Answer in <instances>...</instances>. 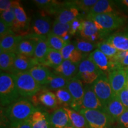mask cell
<instances>
[{"label":"cell","instance_id":"1","mask_svg":"<svg viewBox=\"0 0 128 128\" xmlns=\"http://www.w3.org/2000/svg\"><path fill=\"white\" fill-rule=\"evenodd\" d=\"M36 110L28 99L20 98L8 106L5 110V115L10 124L20 122L30 119Z\"/></svg>","mask_w":128,"mask_h":128},{"label":"cell","instance_id":"2","mask_svg":"<svg viewBox=\"0 0 128 128\" xmlns=\"http://www.w3.org/2000/svg\"><path fill=\"white\" fill-rule=\"evenodd\" d=\"M87 19L93 21L103 36L120 28L124 24L125 18L116 12L108 14H87Z\"/></svg>","mask_w":128,"mask_h":128},{"label":"cell","instance_id":"3","mask_svg":"<svg viewBox=\"0 0 128 128\" xmlns=\"http://www.w3.org/2000/svg\"><path fill=\"white\" fill-rule=\"evenodd\" d=\"M19 94L12 74L1 71L0 102L1 106H8L18 99Z\"/></svg>","mask_w":128,"mask_h":128},{"label":"cell","instance_id":"4","mask_svg":"<svg viewBox=\"0 0 128 128\" xmlns=\"http://www.w3.org/2000/svg\"><path fill=\"white\" fill-rule=\"evenodd\" d=\"M12 76L20 96L23 97H33L40 90L42 86L35 81L29 71Z\"/></svg>","mask_w":128,"mask_h":128},{"label":"cell","instance_id":"5","mask_svg":"<svg viewBox=\"0 0 128 128\" xmlns=\"http://www.w3.org/2000/svg\"><path fill=\"white\" fill-rule=\"evenodd\" d=\"M103 73L88 58L82 60L78 65L76 77L85 84L92 85Z\"/></svg>","mask_w":128,"mask_h":128},{"label":"cell","instance_id":"6","mask_svg":"<svg viewBox=\"0 0 128 128\" xmlns=\"http://www.w3.org/2000/svg\"><path fill=\"white\" fill-rule=\"evenodd\" d=\"M80 113L86 118L88 128H112L113 123L104 111L82 108Z\"/></svg>","mask_w":128,"mask_h":128},{"label":"cell","instance_id":"7","mask_svg":"<svg viewBox=\"0 0 128 128\" xmlns=\"http://www.w3.org/2000/svg\"><path fill=\"white\" fill-rule=\"evenodd\" d=\"M92 86L94 92L104 107L116 96L105 74H103Z\"/></svg>","mask_w":128,"mask_h":128},{"label":"cell","instance_id":"8","mask_svg":"<svg viewBox=\"0 0 128 128\" xmlns=\"http://www.w3.org/2000/svg\"><path fill=\"white\" fill-rule=\"evenodd\" d=\"M66 89L70 92L72 98L71 108L73 110L80 112L82 105L83 98L85 94V88L82 81L76 76L69 80Z\"/></svg>","mask_w":128,"mask_h":128},{"label":"cell","instance_id":"9","mask_svg":"<svg viewBox=\"0 0 128 128\" xmlns=\"http://www.w3.org/2000/svg\"><path fill=\"white\" fill-rule=\"evenodd\" d=\"M28 34L24 36L26 38H36L47 37L51 31V20L45 16H39L34 17L32 23L31 28Z\"/></svg>","mask_w":128,"mask_h":128},{"label":"cell","instance_id":"10","mask_svg":"<svg viewBox=\"0 0 128 128\" xmlns=\"http://www.w3.org/2000/svg\"><path fill=\"white\" fill-rule=\"evenodd\" d=\"M12 7L15 12V20L12 30L14 33H20L21 36H24V33L26 34L30 30V20L18 1H13Z\"/></svg>","mask_w":128,"mask_h":128},{"label":"cell","instance_id":"11","mask_svg":"<svg viewBox=\"0 0 128 128\" xmlns=\"http://www.w3.org/2000/svg\"><path fill=\"white\" fill-rule=\"evenodd\" d=\"M80 16L79 10L76 7L73 1H65L61 4L57 12L56 20L63 24H71Z\"/></svg>","mask_w":128,"mask_h":128},{"label":"cell","instance_id":"12","mask_svg":"<svg viewBox=\"0 0 128 128\" xmlns=\"http://www.w3.org/2000/svg\"><path fill=\"white\" fill-rule=\"evenodd\" d=\"M128 76V69H117L108 73V81L116 96L126 88Z\"/></svg>","mask_w":128,"mask_h":128},{"label":"cell","instance_id":"13","mask_svg":"<svg viewBox=\"0 0 128 128\" xmlns=\"http://www.w3.org/2000/svg\"><path fill=\"white\" fill-rule=\"evenodd\" d=\"M79 33L83 39L92 42L103 36L96 23L88 19L81 21Z\"/></svg>","mask_w":128,"mask_h":128},{"label":"cell","instance_id":"14","mask_svg":"<svg viewBox=\"0 0 128 128\" xmlns=\"http://www.w3.org/2000/svg\"><path fill=\"white\" fill-rule=\"evenodd\" d=\"M39 64L34 57H28L23 55L17 54L14 65L9 74L15 75L28 71L30 69Z\"/></svg>","mask_w":128,"mask_h":128},{"label":"cell","instance_id":"15","mask_svg":"<svg viewBox=\"0 0 128 128\" xmlns=\"http://www.w3.org/2000/svg\"><path fill=\"white\" fill-rule=\"evenodd\" d=\"M126 110L118 96H115L104 106L103 111L108 115L113 124L117 122L121 115Z\"/></svg>","mask_w":128,"mask_h":128},{"label":"cell","instance_id":"16","mask_svg":"<svg viewBox=\"0 0 128 128\" xmlns=\"http://www.w3.org/2000/svg\"><path fill=\"white\" fill-rule=\"evenodd\" d=\"M85 88L82 108L84 109L104 110V106L94 92L92 85L87 86Z\"/></svg>","mask_w":128,"mask_h":128},{"label":"cell","instance_id":"17","mask_svg":"<svg viewBox=\"0 0 128 128\" xmlns=\"http://www.w3.org/2000/svg\"><path fill=\"white\" fill-rule=\"evenodd\" d=\"M88 58L103 73L108 74L112 71L111 60L98 48L89 54Z\"/></svg>","mask_w":128,"mask_h":128},{"label":"cell","instance_id":"18","mask_svg":"<svg viewBox=\"0 0 128 128\" xmlns=\"http://www.w3.org/2000/svg\"><path fill=\"white\" fill-rule=\"evenodd\" d=\"M52 128H65L72 126L68 114L63 108H57L50 115Z\"/></svg>","mask_w":128,"mask_h":128},{"label":"cell","instance_id":"19","mask_svg":"<svg viewBox=\"0 0 128 128\" xmlns=\"http://www.w3.org/2000/svg\"><path fill=\"white\" fill-rule=\"evenodd\" d=\"M106 40L111 44L118 51H128V30L113 33Z\"/></svg>","mask_w":128,"mask_h":128},{"label":"cell","instance_id":"20","mask_svg":"<svg viewBox=\"0 0 128 128\" xmlns=\"http://www.w3.org/2000/svg\"><path fill=\"white\" fill-rule=\"evenodd\" d=\"M78 65L68 60H64L62 63L56 68L54 69V74L59 75L68 80L72 79L77 76Z\"/></svg>","mask_w":128,"mask_h":128},{"label":"cell","instance_id":"21","mask_svg":"<svg viewBox=\"0 0 128 128\" xmlns=\"http://www.w3.org/2000/svg\"><path fill=\"white\" fill-rule=\"evenodd\" d=\"M24 39V36L20 34H11L1 39L0 52L16 53L17 47Z\"/></svg>","mask_w":128,"mask_h":128},{"label":"cell","instance_id":"22","mask_svg":"<svg viewBox=\"0 0 128 128\" xmlns=\"http://www.w3.org/2000/svg\"><path fill=\"white\" fill-rule=\"evenodd\" d=\"M32 128H52L50 115L46 112L37 108L30 118Z\"/></svg>","mask_w":128,"mask_h":128},{"label":"cell","instance_id":"23","mask_svg":"<svg viewBox=\"0 0 128 128\" xmlns=\"http://www.w3.org/2000/svg\"><path fill=\"white\" fill-rule=\"evenodd\" d=\"M38 39L24 36V39L19 44L16 54L28 57H33Z\"/></svg>","mask_w":128,"mask_h":128},{"label":"cell","instance_id":"24","mask_svg":"<svg viewBox=\"0 0 128 128\" xmlns=\"http://www.w3.org/2000/svg\"><path fill=\"white\" fill-rule=\"evenodd\" d=\"M64 60H68L74 64H79L84 60V54L80 52L74 44H70L60 50Z\"/></svg>","mask_w":128,"mask_h":128},{"label":"cell","instance_id":"25","mask_svg":"<svg viewBox=\"0 0 128 128\" xmlns=\"http://www.w3.org/2000/svg\"><path fill=\"white\" fill-rule=\"evenodd\" d=\"M49 49L50 48L47 42V37L40 38L38 39L33 57L40 65H43L44 64Z\"/></svg>","mask_w":128,"mask_h":128},{"label":"cell","instance_id":"26","mask_svg":"<svg viewBox=\"0 0 128 128\" xmlns=\"http://www.w3.org/2000/svg\"><path fill=\"white\" fill-rule=\"evenodd\" d=\"M28 71L35 81L42 86L46 84L48 78L52 74L47 67L40 64L33 67Z\"/></svg>","mask_w":128,"mask_h":128},{"label":"cell","instance_id":"27","mask_svg":"<svg viewBox=\"0 0 128 128\" xmlns=\"http://www.w3.org/2000/svg\"><path fill=\"white\" fill-rule=\"evenodd\" d=\"M68 114L72 126L75 128H88L87 120L85 117L80 112L70 108H63Z\"/></svg>","mask_w":128,"mask_h":128},{"label":"cell","instance_id":"28","mask_svg":"<svg viewBox=\"0 0 128 128\" xmlns=\"http://www.w3.org/2000/svg\"><path fill=\"white\" fill-rule=\"evenodd\" d=\"M38 102L44 107L50 108H55L58 105L56 96L54 92L44 90L37 97Z\"/></svg>","mask_w":128,"mask_h":128},{"label":"cell","instance_id":"29","mask_svg":"<svg viewBox=\"0 0 128 128\" xmlns=\"http://www.w3.org/2000/svg\"><path fill=\"white\" fill-rule=\"evenodd\" d=\"M69 80L59 76L56 74L52 73L49 76L46 84L44 86L47 89L59 90L66 88Z\"/></svg>","mask_w":128,"mask_h":128},{"label":"cell","instance_id":"30","mask_svg":"<svg viewBox=\"0 0 128 128\" xmlns=\"http://www.w3.org/2000/svg\"><path fill=\"white\" fill-rule=\"evenodd\" d=\"M17 54L13 52H0L1 71L10 73L13 66Z\"/></svg>","mask_w":128,"mask_h":128},{"label":"cell","instance_id":"31","mask_svg":"<svg viewBox=\"0 0 128 128\" xmlns=\"http://www.w3.org/2000/svg\"><path fill=\"white\" fill-rule=\"evenodd\" d=\"M116 12L114 8L112 6V2L108 0H98L97 3L94 5L88 14H100Z\"/></svg>","mask_w":128,"mask_h":128},{"label":"cell","instance_id":"32","mask_svg":"<svg viewBox=\"0 0 128 128\" xmlns=\"http://www.w3.org/2000/svg\"><path fill=\"white\" fill-rule=\"evenodd\" d=\"M64 60L60 51L56 50L50 48L45 62L43 65L55 69L60 66Z\"/></svg>","mask_w":128,"mask_h":128},{"label":"cell","instance_id":"33","mask_svg":"<svg viewBox=\"0 0 128 128\" xmlns=\"http://www.w3.org/2000/svg\"><path fill=\"white\" fill-rule=\"evenodd\" d=\"M39 8L44 10L48 13L52 14L58 12L61 4L58 1L54 0H34L33 1Z\"/></svg>","mask_w":128,"mask_h":128},{"label":"cell","instance_id":"34","mask_svg":"<svg viewBox=\"0 0 128 128\" xmlns=\"http://www.w3.org/2000/svg\"><path fill=\"white\" fill-rule=\"evenodd\" d=\"M110 60L112 71L117 69H128V51H119L116 55Z\"/></svg>","mask_w":128,"mask_h":128},{"label":"cell","instance_id":"35","mask_svg":"<svg viewBox=\"0 0 128 128\" xmlns=\"http://www.w3.org/2000/svg\"><path fill=\"white\" fill-rule=\"evenodd\" d=\"M47 42L50 49L60 51L63 48L70 44V42H66L60 38L50 32L47 36Z\"/></svg>","mask_w":128,"mask_h":128},{"label":"cell","instance_id":"36","mask_svg":"<svg viewBox=\"0 0 128 128\" xmlns=\"http://www.w3.org/2000/svg\"><path fill=\"white\" fill-rule=\"evenodd\" d=\"M55 94L56 96L58 104L62 106L63 108L71 107L72 98L66 88L57 90Z\"/></svg>","mask_w":128,"mask_h":128},{"label":"cell","instance_id":"37","mask_svg":"<svg viewBox=\"0 0 128 128\" xmlns=\"http://www.w3.org/2000/svg\"><path fill=\"white\" fill-rule=\"evenodd\" d=\"M74 44L80 52L83 54L86 55L88 53H92V51L95 50V48L97 44H94L92 42L83 39H77L74 41Z\"/></svg>","mask_w":128,"mask_h":128},{"label":"cell","instance_id":"38","mask_svg":"<svg viewBox=\"0 0 128 128\" xmlns=\"http://www.w3.org/2000/svg\"><path fill=\"white\" fill-rule=\"evenodd\" d=\"M71 24H63L55 20L52 25L51 32L56 36L60 37L63 39L66 35L70 34V30L71 28Z\"/></svg>","mask_w":128,"mask_h":128},{"label":"cell","instance_id":"39","mask_svg":"<svg viewBox=\"0 0 128 128\" xmlns=\"http://www.w3.org/2000/svg\"><path fill=\"white\" fill-rule=\"evenodd\" d=\"M97 47L100 51H102L110 59L114 58L119 52L114 46L108 41H102L97 43Z\"/></svg>","mask_w":128,"mask_h":128},{"label":"cell","instance_id":"40","mask_svg":"<svg viewBox=\"0 0 128 128\" xmlns=\"http://www.w3.org/2000/svg\"><path fill=\"white\" fill-rule=\"evenodd\" d=\"M73 1L78 10L88 12L98 0H76Z\"/></svg>","mask_w":128,"mask_h":128},{"label":"cell","instance_id":"41","mask_svg":"<svg viewBox=\"0 0 128 128\" xmlns=\"http://www.w3.org/2000/svg\"><path fill=\"white\" fill-rule=\"evenodd\" d=\"M1 19L4 21L8 26L12 28L15 20V12L12 7L8 10L1 12Z\"/></svg>","mask_w":128,"mask_h":128},{"label":"cell","instance_id":"42","mask_svg":"<svg viewBox=\"0 0 128 128\" xmlns=\"http://www.w3.org/2000/svg\"><path fill=\"white\" fill-rule=\"evenodd\" d=\"M15 34L12 28L8 26L2 19L0 18V39H2L8 35Z\"/></svg>","mask_w":128,"mask_h":128},{"label":"cell","instance_id":"43","mask_svg":"<svg viewBox=\"0 0 128 128\" xmlns=\"http://www.w3.org/2000/svg\"><path fill=\"white\" fill-rule=\"evenodd\" d=\"M117 123L118 128H128V109L121 115Z\"/></svg>","mask_w":128,"mask_h":128},{"label":"cell","instance_id":"44","mask_svg":"<svg viewBox=\"0 0 128 128\" xmlns=\"http://www.w3.org/2000/svg\"><path fill=\"white\" fill-rule=\"evenodd\" d=\"M9 128H32L31 120L30 119L23 122L10 124Z\"/></svg>","mask_w":128,"mask_h":128},{"label":"cell","instance_id":"45","mask_svg":"<svg viewBox=\"0 0 128 128\" xmlns=\"http://www.w3.org/2000/svg\"><path fill=\"white\" fill-rule=\"evenodd\" d=\"M117 96L119 97V100H120L121 103L123 104L124 108L126 109H128V91L126 88H124Z\"/></svg>","mask_w":128,"mask_h":128},{"label":"cell","instance_id":"46","mask_svg":"<svg viewBox=\"0 0 128 128\" xmlns=\"http://www.w3.org/2000/svg\"><path fill=\"white\" fill-rule=\"evenodd\" d=\"M13 1L10 0H1L0 1V12H2L7 11L12 7Z\"/></svg>","mask_w":128,"mask_h":128},{"label":"cell","instance_id":"47","mask_svg":"<svg viewBox=\"0 0 128 128\" xmlns=\"http://www.w3.org/2000/svg\"><path fill=\"white\" fill-rule=\"evenodd\" d=\"M80 25H81V22L80 20L76 19L71 23V28L70 30V34L71 35H74L77 32H79Z\"/></svg>","mask_w":128,"mask_h":128},{"label":"cell","instance_id":"48","mask_svg":"<svg viewBox=\"0 0 128 128\" xmlns=\"http://www.w3.org/2000/svg\"><path fill=\"white\" fill-rule=\"evenodd\" d=\"M121 2L126 7L128 8V0H122Z\"/></svg>","mask_w":128,"mask_h":128},{"label":"cell","instance_id":"49","mask_svg":"<svg viewBox=\"0 0 128 128\" xmlns=\"http://www.w3.org/2000/svg\"><path fill=\"white\" fill-rule=\"evenodd\" d=\"M126 88L128 91V78H127V82H126Z\"/></svg>","mask_w":128,"mask_h":128},{"label":"cell","instance_id":"50","mask_svg":"<svg viewBox=\"0 0 128 128\" xmlns=\"http://www.w3.org/2000/svg\"><path fill=\"white\" fill-rule=\"evenodd\" d=\"M65 128H74L73 126H69V127H66Z\"/></svg>","mask_w":128,"mask_h":128},{"label":"cell","instance_id":"51","mask_svg":"<svg viewBox=\"0 0 128 128\" xmlns=\"http://www.w3.org/2000/svg\"></svg>","mask_w":128,"mask_h":128}]
</instances>
